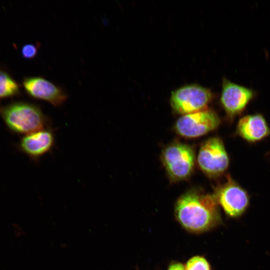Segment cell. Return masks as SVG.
I'll use <instances>...</instances> for the list:
<instances>
[{
    "label": "cell",
    "mask_w": 270,
    "mask_h": 270,
    "mask_svg": "<svg viewBox=\"0 0 270 270\" xmlns=\"http://www.w3.org/2000/svg\"><path fill=\"white\" fill-rule=\"evenodd\" d=\"M175 216L186 230L201 232L221 222L218 204L213 194L192 188L182 194L175 205Z\"/></svg>",
    "instance_id": "1"
},
{
    "label": "cell",
    "mask_w": 270,
    "mask_h": 270,
    "mask_svg": "<svg viewBox=\"0 0 270 270\" xmlns=\"http://www.w3.org/2000/svg\"><path fill=\"white\" fill-rule=\"evenodd\" d=\"M0 116L14 134L26 135L50 127V118L37 104L14 101L0 106Z\"/></svg>",
    "instance_id": "2"
},
{
    "label": "cell",
    "mask_w": 270,
    "mask_h": 270,
    "mask_svg": "<svg viewBox=\"0 0 270 270\" xmlns=\"http://www.w3.org/2000/svg\"><path fill=\"white\" fill-rule=\"evenodd\" d=\"M160 158L172 182L186 180L193 172L196 162L195 152L188 144L172 142L163 149Z\"/></svg>",
    "instance_id": "3"
},
{
    "label": "cell",
    "mask_w": 270,
    "mask_h": 270,
    "mask_svg": "<svg viewBox=\"0 0 270 270\" xmlns=\"http://www.w3.org/2000/svg\"><path fill=\"white\" fill-rule=\"evenodd\" d=\"M212 98L210 89L198 84H188L172 92L170 103L174 112L182 116L208 109Z\"/></svg>",
    "instance_id": "4"
},
{
    "label": "cell",
    "mask_w": 270,
    "mask_h": 270,
    "mask_svg": "<svg viewBox=\"0 0 270 270\" xmlns=\"http://www.w3.org/2000/svg\"><path fill=\"white\" fill-rule=\"evenodd\" d=\"M197 162L202 171L210 178L224 174L228 168L230 158L222 140L214 136L204 141L200 148Z\"/></svg>",
    "instance_id": "5"
},
{
    "label": "cell",
    "mask_w": 270,
    "mask_h": 270,
    "mask_svg": "<svg viewBox=\"0 0 270 270\" xmlns=\"http://www.w3.org/2000/svg\"><path fill=\"white\" fill-rule=\"evenodd\" d=\"M222 184H218L213 194L218 205L230 217L240 216L250 204V198L248 192L230 174Z\"/></svg>",
    "instance_id": "6"
},
{
    "label": "cell",
    "mask_w": 270,
    "mask_h": 270,
    "mask_svg": "<svg viewBox=\"0 0 270 270\" xmlns=\"http://www.w3.org/2000/svg\"><path fill=\"white\" fill-rule=\"evenodd\" d=\"M220 124V119L218 114L208 108L182 115L176 121L174 130L181 136L195 138L215 130Z\"/></svg>",
    "instance_id": "7"
},
{
    "label": "cell",
    "mask_w": 270,
    "mask_h": 270,
    "mask_svg": "<svg viewBox=\"0 0 270 270\" xmlns=\"http://www.w3.org/2000/svg\"><path fill=\"white\" fill-rule=\"evenodd\" d=\"M255 96L252 90L224 78L220 102L228 121L241 115Z\"/></svg>",
    "instance_id": "8"
},
{
    "label": "cell",
    "mask_w": 270,
    "mask_h": 270,
    "mask_svg": "<svg viewBox=\"0 0 270 270\" xmlns=\"http://www.w3.org/2000/svg\"><path fill=\"white\" fill-rule=\"evenodd\" d=\"M22 84L30 97L47 102L55 107L62 106L68 98L61 87L42 76L24 77Z\"/></svg>",
    "instance_id": "9"
},
{
    "label": "cell",
    "mask_w": 270,
    "mask_h": 270,
    "mask_svg": "<svg viewBox=\"0 0 270 270\" xmlns=\"http://www.w3.org/2000/svg\"><path fill=\"white\" fill-rule=\"evenodd\" d=\"M55 142L54 130L50 127L24 136L16 147L34 162H38L42 156L52 150Z\"/></svg>",
    "instance_id": "10"
},
{
    "label": "cell",
    "mask_w": 270,
    "mask_h": 270,
    "mask_svg": "<svg viewBox=\"0 0 270 270\" xmlns=\"http://www.w3.org/2000/svg\"><path fill=\"white\" fill-rule=\"evenodd\" d=\"M234 133L248 143H256L270 136V128L264 116L256 113L242 116Z\"/></svg>",
    "instance_id": "11"
},
{
    "label": "cell",
    "mask_w": 270,
    "mask_h": 270,
    "mask_svg": "<svg viewBox=\"0 0 270 270\" xmlns=\"http://www.w3.org/2000/svg\"><path fill=\"white\" fill-rule=\"evenodd\" d=\"M20 86L10 74L0 66V100L22 94Z\"/></svg>",
    "instance_id": "12"
},
{
    "label": "cell",
    "mask_w": 270,
    "mask_h": 270,
    "mask_svg": "<svg viewBox=\"0 0 270 270\" xmlns=\"http://www.w3.org/2000/svg\"><path fill=\"white\" fill-rule=\"evenodd\" d=\"M185 270H210V264L202 256H194L186 263Z\"/></svg>",
    "instance_id": "13"
},
{
    "label": "cell",
    "mask_w": 270,
    "mask_h": 270,
    "mask_svg": "<svg viewBox=\"0 0 270 270\" xmlns=\"http://www.w3.org/2000/svg\"><path fill=\"white\" fill-rule=\"evenodd\" d=\"M40 44H28L22 48L21 54L26 59L34 58L37 54Z\"/></svg>",
    "instance_id": "14"
},
{
    "label": "cell",
    "mask_w": 270,
    "mask_h": 270,
    "mask_svg": "<svg viewBox=\"0 0 270 270\" xmlns=\"http://www.w3.org/2000/svg\"><path fill=\"white\" fill-rule=\"evenodd\" d=\"M168 270H185L184 266L181 263L175 262L171 264Z\"/></svg>",
    "instance_id": "15"
}]
</instances>
